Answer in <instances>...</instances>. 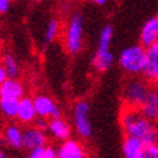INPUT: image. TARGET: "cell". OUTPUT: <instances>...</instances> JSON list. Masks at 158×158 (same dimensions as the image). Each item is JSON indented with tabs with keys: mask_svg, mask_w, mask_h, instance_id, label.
<instances>
[{
	"mask_svg": "<svg viewBox=\"0 0 158 158\" xmlns=\"http://www.w3.org/2000/svg\"><path fill=\"white\" fill-rule=\"evenodd\" d=\"M120 126L128 138H134L144 145L157 144V126L154 120L145 118L139 109L126 106L120 113Z\"/></svg>",
	"mask_w": 158,
	"mask_h": 158,
	"instance_id": "obj_1",
	"label": "cell"
},
{
	"mask_svg": "<svg viewBox=\"0 0 158 158\" xmlns=\"http://www.w3.org/2000/svg\"><path fill=\"white\" fill-rule=\"evenodd\" d=\"M118 62H119V67L126 74H131V76L142 74L145 64V48L141 44L126 47L120 52Z\"/></svg>",
	"mask_w": 158,
	"mask_h": 158,
	"instance_id": "obj_2",
	"label": "cell"
},
{
	"mask_svg": "<svg viewBox=\"0 0 158 158\" xmlns=\"http://www.w3.org/2000/svg\"><path fill=\"white\" fill-rule=\"evenodd\" d=\"M84 44V20L80 13H76L68 20L65 34H64V45L70 54H78L83 49Z\"/></svg>",
	"mask_w": 158,
	"mask_h": 158,
	"instance_id": "obj_3",
	"label": "cell"
},
{
	"mask_svg": "<svg viewBox=\"0 0 158 158\" xmlns=\"http://www.w3.org/2000/svg\"><path fill=\"white\" fill-rule=\"evenodd\" d=\"M152 87L145 78H131L129 81L125 84L123 89V100L128 107H135L139 109V106L144 103L149 91Z\"/></svg>",
	"mask_w": 158,
	"mask_h": 158,
	"instance_id": "obj_4",
	"label": "cell"
},
{
	"mask_svg": "<svg viewBox=\"0 0 158 158\" xmlns=\"http://www.w3.org/2000/svg\"><path fill=\"white\" fill-rule=\"evenodd\" d=\"M90 103L87 100H78L73 107V123L80 138H90L93 135V125L90 119Z\"/></svg>",
	"mask_w": 158,
	"mask_h": 158,
	"instance_id": "obj_5",
	"label": "cell"
},
{
	"mask_svg": "<svg viewBox=\"0 0 158 158\" xmlns=\"http://www.w3.org/2000/svg\"><path fill=\"white\" fill-rule=\"evenodd\" d=\"M48 145V134L36 125H28L22 132V149H34Z\"/></svg>",
	"mask_w": 158,
	"mask_h": 158,
	"instance_id": "obj_6",
	"label": "cell"
},
{
	"mask_svg": "<svg viewBox=\"0 0 158 158\" xmlns=\"http://www.w3.org/2000/svg\"><path fill=\"white\" fill-rule=\"evenodd\" d=\"M32 100H34L36 118H39V119L49 120L52 118L61 116V110L58 107L57 102L48 94H36L35 97H32Z\"/></svg>",
	"mask_w": 158,
	"mask_h": 158,
	"instance_id": "obj_7",
	"label": "cell"
},
{
	"mask_svg": "<svg viewBox=\"0 0 158 158\" xmlns=\"http://www.w3.org/2000/svg\"><path fill=\"white\" fill-rule=\"evenodd\" d=\"M25 96V86L19 78H6L0 84V102H18Z\"/></svg>",
	"mask_w": 158,
	"mask_h": 158,
	"instance_id": "obj_8",
	"label": "cell"
},
{
	"mask_svg": "<svg viewBox=\"0 0 158 158\" xmlns=\"http://www.w3.org/2000/svg\"><path fill=\"white\" fill-rule=\"evenodd\" d=\"M144 78L149 84L158 80V44L145 48V64L142 70Z\"/></svg>",
	"mask_w": 158,
	"mask_h": 158,
	"instance_id": "obj_9",
	"label": "cell"
},
{
	"mask_svg": "<svg viewBox=\"0 0 158 158\" xmlns=\"http://www.w3.org/2000/svg\"><path fill=\"white\" fill-rule=\"evenodd\" d=\"M22 132L23 128L18 123H9L2 129V144L10 149H22Z\"/></svg>",
	"mask_w": 158,
	"mask_h": 158,
	"instance_id": "obj_10",
	"label": "cell"
},
{
	"mask_svg": "<svg viewBox=\"0 0 158 158\" xmlns=\"http://www.w3.org/2000/svg\"><path fill=\"white\" fill-rule=\"evenodd\" d=\"M71 125L68 123L67 119H64L61 116L49 119L47 123V134H49L54 139H57L60 142L71 138Z\"/></svg>",
	"mask_w": 158,
	"mask_h": 158,
	"instance_id": "obj_11",
	"label": "cell"
},
{
	"mask_svg": "<svg viewBox=\"0 0 158 158\" xmlns=\"http://www.w3.org/2000/svg\"><path fill=\"white\" fill-rule=\"evenodd\" d=\"M22 125H32L35 123L36 118V112H35V106L32 97L23 96L18 103V110H16V118Z\"/></svg>",
	"mask_w": 158,
	"mask_h": 158,
	"instance_id": "obj_12",
	"label": "cell"
},
{
	"mask_svg": "<svg viewBox=\"0 0 158 158\" xmlns=\"http://www.w3.org/2000/svg\"><path fill=\"white\" fill-rule=\"evenodd\" d=\"M139 44L148 48L151 45L158 44V18L152 16L149 18L141 28V34H139Z\"/></svg>",
	"mask_w": 158,
	"mask_h": 158,
	"instance_id": "obj_13",
	"label": "cell"
},
{
	"mask_svg": "<svg viewBox=\"0 0 158 158\" xmlns=\"http://www.w3.org/2000/svg\"><path fill=\"white\" fill-rule=\"evenodd\" d=\"M83 155H86L83 145L77 139H73V138L62 141L61 145L57 148L58 158H81Z\"/></svg>",
	"mask_w": 158,
	"mask_h": 158,
	"instance_id": "obj_14",
	"label": "cell"
},
{
	"mask_svg": "<svg viewBox=\"0 0 158 158\" xmlns=\"http://www.w3.org/2000/svg\"><path fill=\"white\" fill-rule=\"evenodd\" d=\"M139 112L148 118L149 120H157L158 118V93L157 90H151L149 94L147 96V99L144 100V103L139 106Z\"/></svg>",
	"mask_w": 158,
	"mask_h": 158,
	"instance_id": "obj_15",
	"label": "cell"
},
{
	"mask_svg": "<svg viewBox=\"0 0 158 158\" xmlns=\"http://www.w3.org/2000/svg\"><path fill=\"white\" fill-rule=\"evenodd\" d=\"M113 62H115V55L112 52V49H96V52L93 55V67L97 71H107L113 65Z\"/></svg>",
	"mask_w": 158,
	"mask_h": 158,
	"instance_id": "obj_16",
	"label": "cell"
},
{
	"mask_svg": "<svg viewBox=\"0 0 158 158\" xmlns=\"http://www.w3.org/2000/svg\"><path fill=\"white\" fill-rule=\"evenodd\" d=\"M144 148L145 145L141 144L139 141L125 136L123 144H122V151H123L125 158H144Z\"/></svg>",
	"mask_w": 158,
	"mask_h": 158,
	"instance_id": "obj_17",
	"label": "cell"
},
{
	"mask_svg": "<svg viewBox=\"0 0 158 158\" xmlns=\"http://www.w3.org/2000/svg\"><path fill=\"white\" fill-rule=\"evenodd\" d=\"M0 65L5 68L6 74L9 78H18L20 74V64L19 61L16 60L13 54H5L3 57H2V62H0Z\"/></svg>",
	"mask_w": 158,
	"mask_h": 158,
	"instance_id": "obj_18",
	"label": "cell"
},
{
	"mask_svg": "<svg viewBox=\"0 0 158 158\" xmlns=\"http://www.w3.org/2000/svg\"><path fill=\"white\" fill-rule=\"evenodd\" d=\"M112 41H113V26L106 25L102 28L100 34H99L96 49H110L112 48Z\"/></svg>",
	"mask_w": 158,
	"mask_h": 158,
	"instance_id": "obj_19",
	"label": "cell"
},
{
	"mask_svg": "<svg viewBox=\"0 0 158 158\" xmlns=\"http://www.w3.org/2000/svg\"><path fill=\"white\" fill-rule=\"evenodd\" d=\"M60 35V20L52 18L49 19V22L47 23V28H45V34H44V44L45 45H49L51 42H54L57 36Z\"/></svg>",
	"mask_w": 158,
	"mask_h": 158,
	"instance_id": "obj_20",
	"label": "cell"
},
{
	"mask_svg": "<svg viewBox=\"0 0 158 158\" xmlns=\"http://www.w3.org/2000/svg\"><path fill=\"white\" fill-rule=\"evenodd\" d=\"M144 158H158V147H157V144L145 145Z\"/></svg>",
	"mask_w": 158,
	"mask_h": 158,
	"instance_id": "obj_21",
	"label": "cell"
},
{
	"mask_svg": "<svg viewBox=\"0 0 158 158\" xmlns=\"http://www.w3.org/2000/svg\"><path fill=\"white\" fill-rule=\"evenodd\" d=\"M44 152H45V147L29 149V151H28V157H26V158H44Z\"/></svg>",
	"mask_w": 158,
	"mask_h": 158,
	"instance_id": "obj_22",
	"label": "cell"
},
{
	"mask_svg": "<svg viewBox=\"0 0 158 158\" xmlns=\"http://www.w3.org/2000/svg\"><path fill=\"white\" fill-rule=\"evenodd\" d=\"M44 158H58L57 157V149L54 147H45V152H44Z\"/></svg>",
	"mask_w": 158,
	"mask_h": 158,
	"instance_id": "obj_23",
	"label": "cell"
},
{
	"mask_svg": "<svg viewBox=\"0 0 158 158\" xmlns=\"http://www.w3.org/2000/svg\"><path fill=\"white\" fill-rule=\"evenodd\" d=\"M10 5H12V0H0V13H6Z\"/></svg>",
	"mask_w": 158,
	"mask_h": 158,
	"instance_id": "obj_24",
	"label": "cell"
},
{
	"mask_svg": "<svg viewBox=\"0 0 158 158\" xmlns=\"http://www.w3.org/2000/svg\"><path fill=\"white\" fill-rule=\"evenodd\" d=\"M6 78H9V77H7V74H6L5 68H3L2 65H0V84H2V83L5 81Z\"/></svg>",
	"mask_w": 158,
	"mask_h": 158,
	"instance_id": "obj_25",
	"label": "cell"
},
{
	"mask_svg": "<svg viewBox=\"0 0 158 158\" xmlns=\"http://www.w3.org/2000/svg\"><path fill=\"white\" fill-rule=\"evenodd\" d=\"M91 3H94V5L97 6H105L106 3H107V0H90Z\"/></svg>",
	"mask_w": 158,
	"mask_h": 158,
	"instance_id": "obj_26",
	"label": "cell"
},
{
	"mask_svg": "<svg viewBox=\"0 0 158 158\" xmlns=\"http://www.w3.org/2000/svg\"><path fill=\"white\" fill-rule=\"evenodd\" d=\"M0 158H10V157H9V154L6 152L5 149L2 148V147H0Z\"/></svg>",
	"mask_w": 158,
	"mask_h": 158,
	"instance_id": "obj_27",
	"label": "cell"
},
{
	"mask_svg": "<svg viewBox=\"0 0 158 158\" xmlns=\"http://www.w3.org/2000/svg\"><path fill=\"white\" fill-rule=\"evenodd\" d=\"M35 2H38V3H39V2H44V0H35Z\"/></svg>",
	"mask_w": 158,
	"mask_h": 158,
	"instance_id": "obj_28",
	"label": "cell"
},
{
	"mask_svg": "<svg viewBox=\"0 0 158 158\" xmlns=\"http://www.w3.org/2000/svg\"><path fill=\"white\" fill-rule=\"evenodd\" d=\"M81 158H87V157H86V155H83V157H81Z\"/></svg>",
	"mask_w": 158,
	"mask_h": 158,
	"instance_id": "obj_29",
	"label": "cell"
}]
</instances>
